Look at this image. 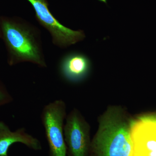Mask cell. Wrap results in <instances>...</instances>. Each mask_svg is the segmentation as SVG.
Returning a JSON list of instances; mask_svg holds the SVG:
<instances>
[{"instance_id": "obj_13", "label": "cell", "mask_w": 156, "mask_h": 156, "mask_svg": "<svg viewBox=\"0 0 156 156\" xmlns=\"http://www.w3.org/2000/svg\"></svg>"}, {"instance_id": "obj_10", "label": "cell", "mask_w": 156, "mask_h": 156, "mask_svg": "<svg viewBox=\"0 0 156 156\" xmlns=\"http://www.w3.org/2000/svg\"><path fill=\"white\" fill-rule=\"evenodd\" d=\"M139 117L142 119L156 123V114L143 115Z\"/></svg>"}, {"instance_id": "obj_7", "label": "cell", "mask_w": 156, "mask_h": 156, "mask_svg": "<svg viewBox=\"0 0 156 156\" xmlns=\"http://www.w3.org/2000/svg\"><path fill=\"white\" fill-rule=\"evenodd\" d=\"M91 66V61L86 55L72 52L68 53L62 58L59 71L64 80L76 83L87 79L90 73Z\"/></svg>"}, {"instance_id": "obj_2", "label": "cell", "mask_w": 156, "mask_h": 156, "mask_svg": "<svg viewBox=\"0 0 156 156\" xmlns=\"http://www.w3.org/2000/svg\"><path fill=\"white\" fill-rule=\"evenodd\" d=\"M91 142L95 156H132L131 121L116 108H108L101 118Z\"/></svg>"}, {"instance_id": "obj_9", "label": "cell", "mask_w": 156, "mask_h": 156, "mask_svg": "<svg viewBox=\"0 0 156 156\" xmlns=\"http://www.w3.org/2000/svg\"><path fill=\"white\" fill-rule=\"evenodd\" d=\"M13 98L2 82L0 80V107L13 101Z\"/></svg>"}, {"instance_id": "obj_11", "label": "cell", "mask_w": 156, "mask_h": 156, "mask_svg": "<svg viewBox=\"0 0 156 156\" xmlns=\"http://www.w3.org/2000/svg\"><path fill=\"white\" fill-rule=\"evenodd\" d=\"M100 1H102V2H106V0H100Z\"/></svg>"}, {"instance_id": "obj_6", "label": "cell", "mask_w": 156, "mask_h": 156, "mask_svg": "<svg viewBox=\"0 0 156 156\" xmlns=\"http://www.w3.org/2000/svg\"><path fill=\"white\" fill-rule=\"evenodd\" d=\"M132 156H156V123L138 117L131 121Z\"/></svg>"}, {"instance_id": "obj_4", "label": "cell", "mask_w": 156, "mask_h": 156, "mask_svg": "<svg viewBox=\"0 0 156 156\" xmlns=\"http://www.w3.org/2000/svg\"><path fill=\"white\" fill-rule=\"evenodd\" d=\"M27 1L32 6L37 21L50 33L54 45L67 48L86 37L83 31L72 30L60 23L49 10L48 0Z\"/></svg>"}, {"instance_id": "obj_8", "label": "cell", "mask_w": 156, "mask_h": 156, "mask_svg": "<svg viewBox=\"0 0 156 156\" xmlns=\"http://www.w3.org/2000/svg\"><path fill=\"white\" fill-rule=\"evenodd\" d=\"M17 143L22 144L33 150L42 149L41 141L27 133L25 128H20L12 131L5 123L0 121V156H9V148L13 144Z\"/></svg>"}, {"instance_id": "obj_1", "label": "cell", "mask_w": 156, "mask_h": 156, "mask_svg": "<svg viewBox=\"0 0 156 156\" xmlns=\"http://www.w3.org/2000/svg\"><path fill=\"white\" fill-rule=\"evenodd\" d=\"M0 27L10 66L29 62L47 67L38 29L20 17L7 16H0Z\"/></svg>"}, {"instance_id": "obj_12", "label": "cell", "mask_w": 156, "mask_h": 156, "mask_svg": "<svg viewBox=\"0 0 156 156\" xmlns=\"http://www.w3.org/2000/svg\"><path fill=\"white\" fill-rule=\"evenodd\" d=\"M1 38V27H0V39Z\"/></svg>"}, {"instance_id": "obj_3", "label": "cell", "mask_w": 156, "mask_h": 156, "mask_svg": "<svg viewBox=\"0 0 156 156\" xmlns=\"http://www.w3.org/2000/svg\"><path fill=\"white\" fill-rule=\"evenodd\" d=\"M66 105L58 99L46 105L41 114L50 156H66L67 148L65 141L64 122L66 117Z\"/></svg>"}, {"instance_id": "obj_5", "label": "cell", "mask_w": 156, "mask_h": 156, "mask_svg": "<svg viewBox=\"0 0 156 156\" xmlns=\"http://www.w3.org/2000/svg\"><path fill=\"white\" fill-rule=\"evenodd\" d=\"M64 136L69 156H88L91 146L89 127L77 110L66 117Z\"/></svg>"}]
</instances>
